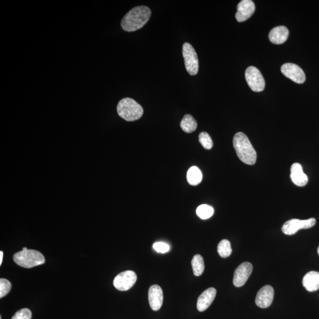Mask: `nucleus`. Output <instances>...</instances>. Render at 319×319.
<instances>
[{
	"label": "nucleus",
	"instance_id": "6e6552de",
	"mask_svg": "<svg viewBox=\"0 0 319 319\" xmlns=\"http://www.w3.org/2000/svg\"><path fill=\"white\" fill-rule=\"evenodd\" d=\"M137 279L135 272L125 271L117 275L114 280V286L118 290L127 291L135 285Z\"/></svg>",
	"mask_w": 319,
	"mask_h": 319
},
{
	"label": "nucleus",
	"instance_id": "f257e3e1",
	"mask_svg": "<svg viewBox=\"0 0 319 319\" xmlns=\"http://www.w3.org/2000/svg\"><path fill=\"white\" fill-rule=\"evenodd\" d=\"M151 11L148 7H134L125 14L121 20V25L123 30L135 31L142 28L150 20Z\"/></svg>",
	"mask_w": 319,
	"mask_h": 319
},
{
	"label": "nucleus",
	"instance_id": "423d86ee",
	"mask_svg": "<svg viewBox=\"0 0 319 319\" xmlns=\"http://www.w3.org/2000/svg\"><path fill=\"white\" fill-rule=\"evenodd\" d=\"M245 76L249 87L253 91L260 92L264 89L265 86L264 78L256 67H248L246 70Z\"/></svg>",
	"mask_w": 319,
	"mask_h": 319
},
{
	"label": "nucleus",
	"instance_id": "4468645a",
	"mask_svg": "<svg viewBox=\"0 0 319 319\" xmlns=\"http://www.w3.org/2000/svg\"><path fill=\"white\" fill-rule=\"evenodd\" d=\"M216 295V290L210 288L204 291L199 297L197 301V309L199 312H203L209 308L214 300Z\"/></svg>",
	"mask_w": 319,
	"mask_h": 319
},
{
	"label": "nucleus",
	"instance_id": "aec40b11",
	"mask_svg": "<svg viewBox=\"0 0 319 319\" xmlns=\"http://www.w3.org/2000/svg\"><path fill=\"white\" fill-rule=\"evenodd\" d=\"M192 266L195 276H201L204 270V263L203 257L200 254L195 255L192 260Z\"/></svg>",
	"mask_w": 319,
	"mask_h": 319
},
{
	"label": "nucleus",
	"instance_id": "f3484780",
	"mask_svg": "<svg viewBox=\"0 0 319 319\" xmlns=\"http://www.w3.org/2000/svg\"><path fill=\"white\" fill-rule=\"evenodd\" d=\"M302 283L307 291H317L319 289V273L314 271L309 272L303 277Z\"/></svg>",
	"mask_w": 319,
	"mask_h": 319
},
{
	"label": "nucleus",
	"instance_id": "dca6fc26",
	"mask_svg": "<svg viewBox=\"0 0 319 319\" xmlns=\"http://www.w3.org/2000/svg\"><path fill=\"white\" fill-rule=\"evenodd\" d=\"M289 31L285 26H280L272 29L268 37L270 42L276 45H281L288 40Z\"/></svg>",
	"mask_w": 319,
	"mask_h": 319
},
{
	"label": "nucleus",
	"instance_id": "0eeeda50",
	"mask_svg": "<svg viewBox=\"0 0 319 319\" xmlns=\"http://www.w3.org/2000/svg\"><path fill=\"white\" fill-rule=\"evenodd\" d=\"M316 220L315 218H310L307 220H299L292 219L285 222L283 225L282 232L288 235H294L301 229H309L314 227Z\"/></svg>",
	"mask_w": 319,
	"mask_h": 319
},
{
	"label": "nucleus",
	"instance_id": "bb28decb",
	"mask_svg": "<svg viewBox=\"0 0 319 319\" xmlns=\"http://www.w3.org/2000/svg\"><path fill=\"white\" fill-rule=\"evenodd\" d=\"M2 259H3V252L0 251V265L2 264Z\"/></svg>",
	"mask_w": 319,
	"mask_h": 319
},
{
	"label": "nucleus",
	"instance_id": "9b49d317",
	"mask_svg": "<svg viewBox=\"0 0 319 319\" xmlns=\"http://www.w3.org/2000/svg\"><path fill=\"white\" fill-rule=\"evenodd\" d=\"M274 290L273 287L267 285L263 287L258 292L256 298V303L260 308L265 309L270 307L274 299Z\"/></svg>",
	"mask_w": 319,
	"mask_h": 319
},
{
	"label": "nucleus",
	"instance_id": "4be33fe9",
	"mask_svg": "<svg viewBox=\"0 0 319 319\" xmlns=\"http://www.w3.org/2000/svg\"><path fill=\"white\" fill-rule=\"evenodd\" d=\"M214 210L212 206L207 204H202L197 209V213L199 217L203 219H208L213 215Z\"/></svg>",
	"mask_w": 319,
	"mask_h": 319
},
{
	"label": "nucleus",
	"instance_id": "393cba45",
	"mask_svg": "<svg viewBox=\"0 0 319 319\" xmlns=\"http://www.w3.org/2000/svg\"><path fill=\"white\" fill-rule=\"evenodd\" d=\"M32 313L27 308L22 309L15 313L11 319H31Z\"/></svg>",
	"mask_w": 319,
	"mask_h": 319
},
{
	"label": "nucleus",
	"instance_id": "ddd939ff",
	"mask_svg": "<svg viewBox=\"0 0 319 319\" xmlns=\"http://www.w3.org/2000/svg\"><path fill=\"white\" fill-rule=\"evenodd\" d=\"M148 301L151 309L154 311H157L162 307L163 302V292L159 286L153 285L149 289Z\"/></svg>",
	"mask_w": 319,
	"mask_h": 319
},
{
	"label": "nucleus",
	"instance_id": "a878e982",
	"mask_svg": "<svg viewBox=\"0 0 319 319\" xmlns=\"http://www.w3.org/2000/svg\"><path fill=\"white\" fill-rule=\"evenodd\" d=\"M153 248L157 253L162 254L168 253L170 250L169 245L165 242H162L155 243L153 245Z\"/></svg>",
	"mask_w": 319,
	"mask_h": 319
},
{
	"label": "nucleus",
	"instance_id": "f8f14e48",
	"mask_svg": "<svg viewBox=\"0 0 319 319\" xmlns=\"http://www.w3.org/2000/svg\"><path fill=\"white\" fill-rule=\"evenodd\" d=\"M256 10L255 4L251 0H242L237 5L236 19L238 22H245L250 19Z\"/></svg>",
	"mask_w": 319,
	"mask_h": 319
},
{
	"label": "nucleus",
	"instance_id": "b1692460",
	"mask_svg": "<svg viewBox=\"0 0 319 319\" xmlns=\"http://www.w3.org/2000/svg\"><path fill=\"white\" fill-rule=\"evenodd\" d=\"M11 289V284L7 279H0V298H2L9 293Z\"/></svg>",
	"mask_w": 319,
	"mask_h": 319
},
{
	"label": "nucleus",
	"instance_id": "cd10ccee",
	"mask_svg": "<svg viewBox=\"0 0 319 319\" xmlns=\"http://www.w3.org/2000/svg\"><path fill=\"white\" fill-rule=\"evenodd\" d=\"M28 250V248H27V247H24V248H23L22 249V250Z\"/></svg>",
	"mask_w": 319,
	"mask_h": 319
},
{
	"label": "nucleus",
	"instance_id": "412c9836",
	"mask_svg": "<svg viewBox=\"0 0 319 319\" xmlns=\"http://www.w3.org/2000/svg\"><path fill=\"white\" fill-rule=\"evenodd\" d=\"M232 248L231 243L227 239H223L219 243L218 245V253L222 258H227L232 254Z\"/></svg>",
	"mask_w": 319,
	"mask_h": 319
},
{
	"label": "nucleus",
	"instance_id": "2eb2a0df",
	"mask_svg": "<svg viewBox=\"0 0 319 319\" xmlns=\"http://www.w3.org/2000/svg\"><path fill=\"white\" fill-rule=\"evenodd\" d=\"M291 179L295 185L299 187L306 186L308 183V177L303 172L302 166L300 164L295 163L291 167Z\"/></svg>",
	"mask_w": 319,
	"mask_h": 319
},
{
	"label": "nucleus",
	"instance_id": "1a4fd4ad",
	"mask_svg": "<svg viewBox=\"0 0 319 319\" xmlns=\"http://www.w3.org/2000/svg\"><path fill=\"white\" fill-rule=\"evenodd\" d=\"M282 74L297 84H303L306 81V75L299 66L294 63L283 64L281 68Z\"/></svg>",
	"mask_w": 319,
	"mask_h": 319
},
{
	"label": "nucleus",
	"instance_id": "39448f33",
	"mask_svg": "<svg viewBox=\"0 0 319 319\" xmlns=\"http://www.w3.org/2000/svg\"><path fill=\"white\" fill-rule=\"evenodd\" d=\"M182 53L186 71L190 75H196L199 71V60L194 47L189 43H184Z\"/></svg>",
	"mask_w": 319,
	"mask_h": 319
},
{
	"label": "nucleus",
	"instance_id": "c85d7f7f",
	"mask_svg": "<svg viewBox=\"0 0 319 319\" xmlns=\"http://www.w3.org/2000/svg\"><path fill=\"white\" fill-rule=\"evenodd\" d=\"M318 254L319 255V247H318Z\"/></svg>",
	"mask_w": 319,
	"mask_h": 319
},
{
	"label": "nucleus",
	"instance_id": "6ab92c4d",
	"mask_svg": "<svg viewBox=\"0 0 319 319\" xmlns=\"http://www.w3.org/2000/svg\"><path fill=\"white\" fill-rule=\"evenodd\" d=\"M181 129L187 133L194 132L198 127L197 121L191 115L186 114L180 122Z\"/></svg>",
	"mask_w": 319,
	"mask_h": 319
},
{
	"label": "nucleus",
	"instance_id": "5701e85b",
	"mask_svg": "<svg viewBox=\"0 0 319 319\" xmlns=\"http://www.w3.org/2000/svg\"><path fill=\"white\" fill-rule=\"evenodd\" d=\"M199 140H200L202 145L206 150H210L212 148L213 145L212 140L208 133L206 132L201 133L199 136Z\"/></svg>",
	"mask_w": 319,
	"mask_h": 319
},
{
	"label": "nucleus",
	"instance_id": "9d476101",
	"mask_svg": "<svg viewBox=\"0 0 319 319\" xmlns=\"http://www.w3.org/2000/svg\"><path fill=\"white\" fill-rule=\"evenodd\" d=\"M253 265L250 262L242 263L234 272L233 283L236 288L244 286L253 272Z\"/></svg>",
	"mask_w": 319,
	"mask_h": 319
},
{
	"label": "nucleus",
	"instance_id": "7ed1b4c3",
	"mask_svg": "<svg viewBox=\"0 0 319 319\" xmlns=\"http://www.w3.org/2000/svg\"><path fill=\"white\" fill-rule=\"evenodd\" d=\"M117 113L121 118L127 121H134L142 118L144 113L143 107L130 98L121 99L117 105Z\"/></svg>",
	"mask_w": 319,
	"mask_h": 319
},
{
	"label": "nucleus",
	"instance_id": "a211bd4d",
	"mask_svg": "<svg viewBox=\"0 0 319 319\" xmlns=\"http://www.w3.org/2000/svg\"><path fill=\"white\" fill-rule=\"evenodd\" d=\"M187 180L192 186H197L203 180V174L197 166H192L187 173Z\"/></svg>",
	"mask_w": 319,
	"mask_h": 319
},
{
	"label": "nucleus",
	"instance_id": "f03ea898",
	"mask_svg": "<svg viewBox=\"0 0 319 319\" xmlns=\"http://www.w3.org/2000/svg\"><path fill=\"white\" fill-rule=\"evenodd\" d=\"M233 145L237 156L243 163L248 165H254L256 163V151L245 134L237 133L233 137Z\"/></svg>",
	"mask_w": 319,
	"mask_h": 319
},
{
	"label": "nucleus",
	"instance_id": "20e7f679",
	"mask_svg": "<svg viewBox=\"0 0 319 319\" xmlns=\"http://www.w3.org/2000/svg\"><path fill=\"white\" fill-rule=\"evenodd\" d=\"M14 262L20 267L31 268L42 265L45 262L43 255L34 250H22L14 255Z\"/></svg>",
	"mask_w": 319,
	"mask_h": 319
}]
</instances>
